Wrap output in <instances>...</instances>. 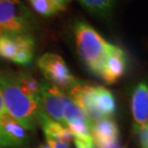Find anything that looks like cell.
Here are the masks:
<instances>
[{
	"instance_id": "7",
	"label": "cell",
	"mask_w": 148,
	"mask_h": 148,
	"mask_svg": "<svg viewBox=\"0 0 148 148\" xmlns=\"http://www.w3.org/2000/svg\"><path fill=\"white\" fill-rule=\"evenodd\" d=\"M126 66V53L121 47L114 45L105 58L99 77L107 84H114L124 75Z\"/></svg>"
},
{
	"instance_id": "20",
	"label": "cell",
	"mask_w": 148,
	"mask_h": 148,
	"mask_svg": "<svg viewBox=\"0 0 148 148\" xmlns=\"http://www.w3.org/2000/svg\"><path fill=\"white\" fill-rule=\"evenodd\" d=\"M38 148H52V147L50 146L49 144L46 143H43V144H41V145H40Z\"/></svg>"
},
{
	"instance_id": "9",
	"label": "cell",
	"mask_w": 148,
	"mask_h": 148,
	"mask_svg": "<svg viewBox=\"0 0 148 148\" xmlns=\"http://www.w3.org/2000/svg\"><path fill=\"white\" fill-rule=\"evenodd\" d=\"M91 132L97 148H107L118 144L119 130L112 118H102L92 122Z\"/></svg>"
},
{
	"instance_id": "12",
	"label": "cell",
	"mask_w": 148,
	"mask_h": 148,
	"mask_svg": "<svg viewBox=\"0 0 148 148\" xmlns=\"http://www.w3.org/2000/svg\"><path fill=\"white\" fill-rule=\"evenodd\" d=\"M94 99L97 109L102 118H112L116 112V100L111 91L102 86L94 85Z\"/></svg>"
},
{
	"instance_id": "11",
	"label": "cell",
	"mask_w": 148,
	"mask_h": 148,
	"mask_svg": "<svg viewBox=\"0 0 148 148\" xmlns=\"http://www.w3.org/2000/svg\"><path fill=\"white\" fill-rule=\"evenodd\" d=\"M39 124L41 125L46 138L62 141V143H66L68 144L73 140V136L67 127L53 121L43 111L39 116Z\"/></svg>"
},
{
	"instance_id": "8",
	"label": "cell",
	"mask_w": 148,
	"mask_h": 148,
	"mask_svg": "<svg viewBox=\"0 0 148 148\" xmlns=\"http://www.w3.org/2000/svg\"><path fill=\"white\" fill-rule=\"evenodd\" d=\"M130 107L135 129L148 123V83L145 81L138 82L133 88Z\"/></svg>"
},
{
	"instance_id": "17",
	"label": "cell",
	"mask_w": 148,
	"mask_h": 148,
	"mask_svg": "<svg viewBox=\"0 0 148 148\" xmlns=\"http://www.w3.org/2000/svg\"><path fill=\"white\" fill-rule=\"evenodd\" d=\"M46 143L52 148H70L68 143H62V141H58L55 140H51V138H46Z\"/></svg>"
},
{
	"instance_id": "15",
	"label": "cell",
	"mask_w": 148,
	"mask_h": 148,
	"mask_svg": "<svg viewBox=\"0 0 148 148\" xmlns=\"http://www.w3.org/2000/svg\"><path fill=\"white\" fill-rule=\"evenodd\" d=\"M30 3L34 11L45 16H50L60 11L53 0H30Z\"/></svg>"
},
{
	"instance_id": "14",
	"label": "cell",
	"mask_w": 148,
	"mask_h": 148,
	"mask_svg": "<svg viewBox=\"0 0 148 148\" xmlns=\"http://www.w3.org/2000/svg\"><path fill=\"white\" fill-rule=\"evenodd\" d=\"M88 11L97 16L109 18L113 12L115 0H80Z\"/></svg>"
},
{
	"instance_id": "1",
	"label": "cell",
	"mask_w": 148,
	"mask_h": 148,
	"mask_svg": "<svg viewBox=\"0 0 148 148\" xmlns=\"http://www.w3.org/2000/svg\"><path fill=\"white\" fill-rule=\"evenodd\" d=\"M0 89L8 114L26 130H36L42 112L40 102L21 89L14 77V72H0Z\"/></svg>"
},
{
	"instance_id": "10",
	"label": "cell",
	"mask_w": 148,
	"mask_h": 148,
	"mask_svg": "<svg viewBox=\"0 0 148 148\" xmlns=\"http://www.w3.org/2000/svg\"><path fill=\"white\" fill-rule=\"evenodd\" d=\"M0 130L4 147H20L27 141L26 129L22 127L7 112L0 119Z\"/></svg>"
},
{
	"instance_id": "18",
	"label": "cell",
	"mask_w": 148,
	"mask_h": 148,
	"mask_svg": "<svg viewBox=\"0 0 148 148\" xmlns=\"http://www.w3.org/2000/svg\"><path fill=\"white\" fill-rule=\"evenodd\" d=\"M7 112L5 109V105H4V101H3V97H2V92H1V89H0V119L1 116ZM0 145L3 146V137H2V133H1V130H0Z\"/></svg>"
},
{
	"instance_id": "6",
	"label": "cell",
	"mask_w": 148,
	"mask_h": 148,
	"mask_svg": "<svg viewBox=\"0 0 148 148\" xmlns=\"http://www.w3.org/2000/svg\"><path fill=\"white\" fill-rule=\"evenodd\" d=\"M65 93L60 88L48 81H42L40 83L39 102L42 111L58 123L66 126L63 115Z\"/></svg>"
},
{
	"instance_id": "19",
	"label": "cell",
	"mask_w": 148,
	"mask_h": 148,
	"mask_svg": "<svg viewBox=\"0 0 148 148\" xmlns=\"http://www.w3.org/2000/svg\"><path fill=\"white\" fill-rule=\"evenodd\" d=\"M53 2L58 5V7L60 9V11H63L66 8V5H67L68 2H70L71 0H53Z\"/></svg>"
},
{
	"instance_id": "4",
	"label": "cell",
	"mask_w": 148,
	"mask_h": 148,
	"mask_svg": "<svg viewBox=\"0 0 148 148\" xmlns=\"http://www.w3.org/2000/svg\"><path fill=\"white\" fill-rule=\"evenodd\" d=\"M34 47L31 34L0 36V58L18 65H28L32 62Z\"/></svg>"
},
{
	"instance_id": "16",
	"label": "cell",
	"mask_w": 148,
	"mask_h": 148,
	"mask_svg": "<svg viewBox=\"0 0 148 148\" xmlns=\"http://www.w3.org/2000/svg\"><path fill=\"white\" fill-rule=\"evenodd\" d=\"M138 137L140 148H148V123L136 129Z\"/></svg>"
},
{
	"instance_id": "13",
	"label": "cell",
	"mask_w": 148,
	"mask_h": 148,
	"mask_svg": "<svg viewBox=\"0 0 148 148\" xmlns=\"http://www.w3.org/2000/svg\"><path fill=\"white\" fill-rule=\"evenodd\" d=\"M14 77L20 88L28 96L39 100L40 96V83L30 73L27 72H14Z\"/></svg>"
},
{
	"instance_id": "3",
	"label": "cell",
	"mask_w": 148,
	"mask_h": 148,
	"mask_svg": "<svg viewBox=\"0 0 148 148\" xmlns=\"http://www.w3.org/2000/svg\"><path fill=\"white\" fill-rule=\"evenodd\" d=\"M33 16L20 0H0V36L30 34Z\"/></svg>"
},
{
	"instance_id": "5",
	"label": "cell",
	"mask_w": 148,
	"mask_h": 148,
	"mask_svg": "<svg viewBox=\"0 0 148 148\" xmlns=\"http://www.w3.org/2000/svg\"><path fill=\"white\" fill-rule=\"evenodd\" d=\"M37 66L47 81L60 89L70 90L77 82L64 59L56 53H47L37 60Z\"/></svg>"
},
{
	"instance_id": "2",
	"label": "cell",
	"mask_w": 148,
	"mask_h": 148,
	"mask_svg": "<svg viewBox=\"0 0 148 148\" xmlns=\"http://www.w3.org/2000/svg\"><path fill=\"white\" fill-rule=\"evenodd\" d=\"M74 36L80 58L93 74L99 77L105 58L114 44L109 43L97 31L84 21H77L75 24Z\"/></svg>"
}]
</instances>
